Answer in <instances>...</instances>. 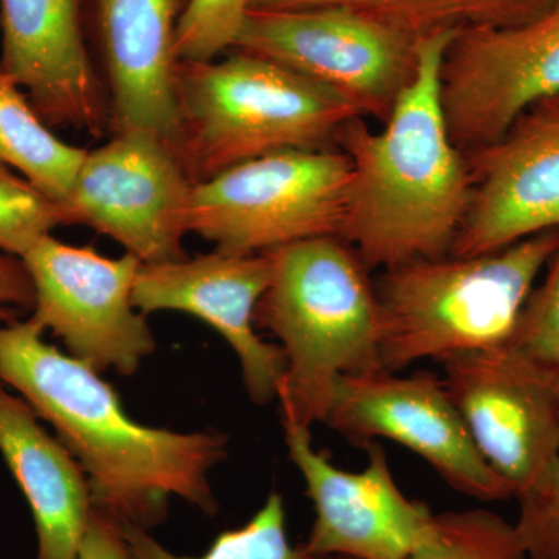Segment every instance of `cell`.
Wrapping results in <instances>:
<instances>
[{
  "mask_svg": "<svg viewBox=\"0 0 559 559\" xmlns=\"http://www.w3.org/2000/svg\"><path fill=\"white\" fill-rule=\"evenodd\" d=\"M35 319L0 325V381L24 396L80 463L92 506L143 530L167 518L170 496L218 510L209 473L226 457L221 432H173L132 419L100 371L44 341Z\"/></svg>",
  "mask_w": 559,
  "mask_h": 559,
  "instance_id": "cell-1",
  "label": "cell"
},
{
  "mask_svg": "<svg viewBox=\"0 0 559 559\" xmlns=\"http://www.w3.org/2000/svg\"><path fill=\"white\" fill-rule=\"evenodd\" d=\"M460 27L419 36L414 79L381 130L356 117L337 132L353 170L341 240L369 271L450 255L468 213L473 178L441 103V66Z\"/></svg>",
  "mask_w": 559,
  "mask_h": 559,
  "instance_id": "cell-2",
  "label": "cell"
},
{
  "mask_svg": "<svg viewBox=\"0 0 559 559\" xmlns=\"http://www.w3.org/2000/svg\"><path fill=\"white\" fill-rule=\"evenodd\" d=\"M271 280L255 325L277 337L286 359L277 400L297 421L323 423L342 377L385 370L382 311L369 270L337 237L271 250Z\"/></svg>",
  "mask_w": 559,
  "mask_h": 559,
  "instance_id": "cell-3",
  "label": "cell"
},
{
  "mask_svg": "<svg viewBox=\"0 0 559 559\" xmlns=\"http://www.w3.org/2000/svg\"><path fill=\"white\" fill-rule=\"evenodd\" d=\"M176 105L173 150L193 186L275 151L330 150L360 117L307 76L240 50L221 61H179Z\"/></svg>",
  "mask_w": 559,
  "mask_h": 559,
  "instance_id": "cell-4",
  "label": "cell"
},
{
  "mask_svg": "<svg viewBox=\"0 0 559 559\" xmlns=\"http://www.w3.org/2000/svg\"><path fill=\"white\" fill-rule=\"evenodd\" d=\"M559 229L480 255L421 259L382 271V366L406 369L509 344Z\"/></svg>",
  "mask_w": 559,
  "mask_h": 559,
  "instance_id": "cell-5",
  "label": "cell"
},
{
  "mask_svg": "<svg viewBox=\"0 0 559 559\" xmlns=\"http://www.w3.org/2000/svg\"><path fill=\"white\" fill-rule=\"evenodd\" d=\"M352 162L333 150H282L197 183L187 231L229 255H259L319 237L341 238Z\"/></svg>",
  "mask_w": 559,
  "mask_h": 559,
  "instance_id": "cell-6",
  "label": "cell"
},
{
  "mask_svg": "<svg viewBox=\"0 0 559 559\" xmlns=\"http://www.w3.org/2000/svg\"><path fill=\"white\" fill-rule=\"evenodd\" d=\"M421 35L352 9L250 10L234 49L285 66L385 121L417 69Z\"/></svg>",
  "mask_w": 559,
  "mask_h": 559,
  "instance_id": "cell-7",
  "label": "cell"
},
{
  "mask_svg": "<svg viewBox=\"0 0 559 559\" xmlns=\"http://www.w3.org/2000/svg\"><path fill=\"white\" fill-rule=\"evenodd\" d=\"M35 286L32 318L61 337L70 356L91 369L131 377L156 348L132 290L142 261L131 253L109 259L51 235L21 257Z\"/></svg>",
  "mask_w": 559,
  "mask_h": 559,
  "instance_id": "cell-8",
  "label": "cell"
},
{
  "mask_svg": "<svg viewBox=\"0 0 559 559\" xmlns=\"http://www.w3.org/2000/svg\"><path fill=\"white\" fill-rule=\"evenodd\" d=\"M191 190L193 182L167 142L121 132L87 151L61 205L62 221L119 242L142 264L182 260Z\"/></svg>",
  "mask_w": 559,
  "mask_h": 559,
  "instance_id": "cell-9",
  "label": "cell"
},
{
  "mask_svg": "<svg viewBox=\"0 0 559 559\" xmlns=\"http://www.w3.org/2000/svg\"><path fill=\"white\" fill-rule=\"evenodd\" d=\"M323 425L358 447L377 439L403 444L471 498H514L513 489L481 457L444 381L428 371L412 377L389 370L342 377Z\"/></svg>",
  "mask_w": 559,
  "mask_h": 559,
  "instance_id": "cell-10",
  "label": "cell"
},
{
  "mask_svg": "<svg viewBox=\"0 0 559 559\" xmlns=\"http://www.w3.org/2000/svg\"><path fill=\"white\" fill-rule=\"evenodd\" d=\"M290 462L307 485L316 520L304 544L312 557L407 559L437 538V514L407 498L378 441L360 471L337 468L312 447L311 428L280 406Z\"/></svg>",
  "mask_w": 559,
  "mask_h": 559,
  "instance_id": "cell-11",
  "label": "cell"
},
{
  "mask_svg": "<svg viewBox=\"0 0 559 559\" xmlns=\"http://www.w3.org/2000/svg\"><path fill=\"white\" fill-rule=\"evenodd\" d=\"M559 95V3L514 27L463 24L444 53L441 103L463 153L502 138L530 106Z\"/></svg>",
  "mask_w": 559,
  "mask_h": 559,
  "instance_id": "cell-12",
  "label": "cell"
},
{
  "mask_svg": "<svg viewBox=\"0 0 559 559\" xmlns=\"http://www.w3.org/2000/svg\"><path fill=\"white\" fill-rule=\"evenodd\" d=\"M444 384L474 444L514 498L559 457L558 373L510 345L447 360Z\"/></svg>",
  "mask_w": 559,
  "mask_h": 559,
  "instance_id": "cell-13",
  "label": "cell"
},
{
  "mask_svg": "<svg viewBox=\"0 0 559 559\" xmlns=\"http://www.w3.org/2000/svg\"><path fill=\"white\" fill-rule=\"evenodd\" d=\"M465 157L473 193L451 255L559 229V95L530 106L502 138Z\"/></svg>",
  "mask_w": 559,
  "mask_h": 559,
  "instance_id": "cell-14",
  "label": "cell"
},
{
  "mask_svg": "<svg viewBox=\"0 0 559 559\" xmlns=\"http://www.w3.org/2000/svg\"><path fill=\"white\" fill-rule=\"evenodd\" d=\"M270 253L229 255L215 252L194 259L142 264L132 301L143 314L178 311L218 331L240 360L249 399L257 404L277 399L286 373L282 348L255 331L257 305L270 285Z\"/></svg>",
  "mask_w": 559,
  "mask_h": 559,
  "instance_id": "cell-15",
  "label": "cell"
},
{
  "mask_svg": "<svg viewBox=\"0 0 559 559\" xmlns=\"http://www.w3.org/2000/svg\"><path fill=\"white\" fill-rule=\"evenodd\" d=\"M0 66L40 119L102 135L109 103L84 40L81 0H0Z\"/></svg>",
  "mask_w": 559,
  "mask_h": 559,
  "instance_id": "cell-16",
  "label": "cell"
},
{
  "mask_svg": "<svg viewBox=\"0 0 559 559\" xmlns=\"http://www.w3.org/2000/svg\"><path fill=\"white\" fill-rule=\"evenodd\" d=\"M97 11L114 134L142 132L173 148L180 0H97Z\"/></svg>",
  "mask_w": 559,
  "mask_h": 559,
  "instance_id": "cell-17",
  "label": "cell"
},
{
  "mask_svg": "<svg viewBox=\"0 0 559 559\" xmlns=\"http://www.w3.org/2000/svg\"><path fill=\"white\" fill-rule=\"evenodd\" d=\"M0 452L31 506L36 559H76L90 524V481L68 448L39 425L31 404L10 395L2 381Z\"/></svg>",
  "mask_w": 559,
  "mask_h": 559,
  "instance_id": "cell-18",
  "label": "cell"
},
{
  "mask_svg": "<svg viewBox=\"0 0 559 559\" xmlns=\"http://www.w3.org/2000/svg\"><path fill=\"white\" fill-rule=\"evenodd\" d=\"M87 150L62 142L0 66V164L58 205L68 201Z\"/></svg>",
  "mask_w": 559,
  "mask_h": 559,
  "instance_id": "cell-19",
  "label": "cell"
},
{
  "mask_svg": "<svg viewBox=\"0 0 559 559\" xmlns=\"http://www.w3.org/2000/svg\"><path fill=\"white\" fill-rule=\"evenodd\" d=\"M119 522L132 559H323L308 554L304 544L289 543L285 502L275 491L242 527L219 533L201 558L178 557L151 538L148 530Z\"/></svg>",
  "mask_w": 559,
  "mask_h": 559,
  "instance_id": "cell-20",
  "label": "cell"
},
{
  "mask_svg": "<svg viewBox=\"0 0 559 559\" xmlns=\"http://www.w3.org/2000/svg\"><path fill=\"white\" fill-rule=\"evenodd\" d=\"M407 559H528L516 528L488 510L437 514V538Z\"/></svg>",
  "mask_w": 559,
  "mask_h": 559,
  "instance_id": "cell-21",
  "label": "cell"
},
{
  "mask_svg": "<svg viewBox=\"0 0 559 559\" xmlns=\"http://www.w3.org/2000/svg\"><path fill=\"white\" fill-rule=\"evenodd\" d=\"M249 11L250 0H187L176 31L178 60H218L234 49Z\"/></svg>",
  "mask_w": 559,
  "mask_h": 559,
  "instance_id": "cell-22",
  "label": "cell"
},
{
  "mask_svg": "<svg viewBox=\"0 0 559 559\" xmlns=\"http://www.w3.org/2000/svg\"><path fill=\"white\" fill-rule=\"evenodd\" d=\"M58 226H64L61 205L0 164V250L21 259Z\"/></svg>",
  "mask_w": 559,
  "mask_h": 559,
  "instance_id": "cell-23",
  "label": "cell"
},
{
  "mask_svg": "<svg viewBox=\"0 0 559 559\" xmlns=\"http://www.w3.org/2000/svg\"><path fill=\"white\" fill-rule=\"evenodd\" d=\"M352 9L395 22L407 31L425 35L439 28L465 24L460 0H250V10Z\"/></svg>",
  "mask_w": 559,
  "mask_h": 559,
  "instance_id": "cell-24",
  "label": "cell"
},
{
  "mask_svg": "<svg viewBox=\"0 0 559 559\" xmlns=\"http://www.w3.org/2000/svg\"><path fill=\"white\" fill-rule=\"evenodd\" d=\"M525 358L559 373V248L533 289L509 344Z\"/></svg>",
  "mask_w": 559,
  "mask_h": 559,
  "instance_id": "cell-25",
  "label": "cell"
},
{
  "mask_svg": "<svg viewBox=\"0 0 559 559\" xmlns=\"http://www.w3.org/2000/svg\"><path fill=\"white\" fill-rule=\"evenodd\" d=\"M514 524L528 559H559V457L516 498Z\"/></svg>",
  "mask_w": 559,
  "mask_h": 559,
  "instance_id": "cell-26",
  "label": "cell"
},
{
  "mask_svg": "<svg viewBox=\"0 0 559 559\" xmlns=\"http://www.w3.org/2000/svg\"><path fill=\"white\" fill-rule=\"evenodd\" d=\"M559 0H460L463 20L479 27H514L543 16Z\"/></svg>",
  "mask_w": 559,
  "mask_h": 559,
  "instance_id": "cell-27",
  "label": "cell"
},
{
  "mask_svg": "<svg viewBox=\"0 0 559 559\" xmlns=\"http://www.w3.org/2000/svg\"><path fill=\"white\" fill-rule=\"evenodd\" d=\"M35 308V286L20 257L0 252V323Z\"/></svg>",
  "mask_w": 559,
  "mask_h": 559,
  "instance_id": "cell-28",
  "label": "cell"
},
{
  "mask_svg": "<svg viewBox=\"0 0 559 559\" xmlns=\"http://www.w3.org/2000/svg\"><path fill=\"white\" fill-rule=\"evenodd\" d=\"M76 559H132L119 520L92 506L90 524Z\"/></svg>",
  "mask_w": 559,
  "mask_h": 559,
  "instance_id": "cell-29",
  "label": "cell"
},
{
  "mask_svg": "<svg viewBox=\"0 0 559 559\" xmlns=\"http://www.w3.org/2000/svg\"><path fill=\"white\" fill-rule=\"evenodd\" d=\"M323 559H347V558H341V557H331V558H323Z\"/></svg>",
  "mask_w": 559,
  "mask_h": 559,
  "instance_id": "cell-30",
  "label": "cell"
},
{
  "mask_svg": "<svg viewBox=\"0 0 559 559\" xmlns=\"http://www.w3.org/2000/svg\"><path fill=\"white\" fill-rule=\"evenodd\" d=\"M558 393H559V373H558Z\"/></svg>",
  "mask_w": 559,
  "mask_h": 559,
  "instance_id": "cell-31",
  "label": "cell"
}]
</instances>
